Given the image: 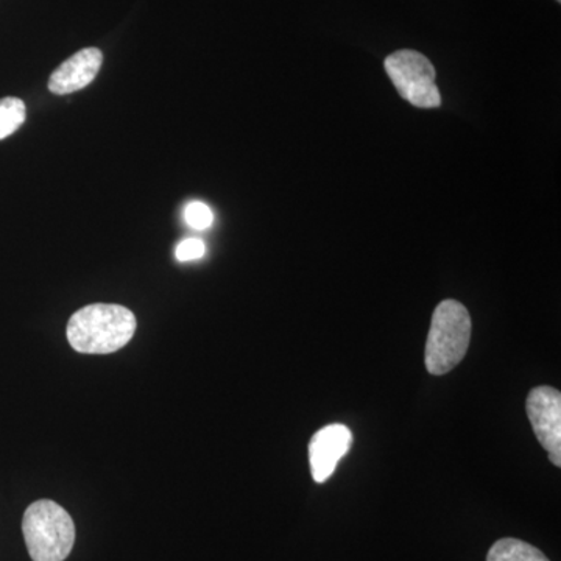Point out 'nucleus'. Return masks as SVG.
<instances>
[{"label": "nucleus", "instance_id": "10", "mask_svg": "<svg viewBox=\"0 0 561 561\" xmlns=\"http://www.w3.org/2000/svg\"><path fill=\"white\" fill-rule=\"evenodd\" d=\"M184 220L194 230L203 231L213 225L214 214L205 203L192 202L184 209Z\"/></svg>", "mask_w": 561, "mask_h": 561}, {"label": "nucleus", "instance_id": "11", "mask_svg": "<svg viewBox=\"0 0 561 561\" xmlns=\"http://www.w3.org/2000/svg\"><path fill=\"white\" fill-rule=\"evenodd\" d=\"M206 253L205 242L201 239H186L176 247V260L180 262H190L202 260Z\"/></svg>", "mask_w": 561, "mask_h": 561}, {"label": "nucleus", "instance_id": "5", "mask_svg": "<svg viewBox=\"0 0 561 561\" xmlns=\"http://www.w3.org/2000/svg\"><path fill=\"white\" fill-rule=\"evenodd\" d=\"M527 416L538 442L553 467H561V393L553 387L541 386L527 397Z\"/></svg>", "mask_w": 561, "mask_h": 561}, {"label": "nucleus", "instance_id": "8", "mask_svg": "<svg viewBox=\"0 0 561 561\" xmlns=\"http://www.w3.org/2000/svg\"><path fill=\"white\" fill-rule=\"evenodd\" d=\"M486 561H551L548 557L523 540L502 538L491 546Z\"/></svg>", "mask_w": 561, "mask_h": 561}, {"label": "nucleus", "instance_id": "1", "mask_svg": "<svg viewBox=\"0 0 561 561\" xmlns=\"http://www.w3.org/2000/svg\"><path fill=\"white\" fill-rule=\"evenodd\" d=\"M136 331V317L119 305H91L70 317V346L84 354H110L124 348Z\"/></svg>", "mask_w": 561, "mask_h": 561}, {"label": "nucleus", "instance_id": "3", "mask_svg": "<svg viewBox=\"0 0 561 561\" xmlns=\"http://www.w3.org/2000/svg\"><path fill=\"white\" fill-rule=\"evenodd\" d=\"M25 546L33 561H65L76 542V524L61 505L33 502L22 519Z\"/></svg>", "mask_w": 561, "mask_h": 561}, {"label": "nucleus", "instance_id": "9", "mask_svg": "<svg viewBox=\"0 0 561 561\" xmlns=\"http://www.w3.org/2000/svg\"><path fill=\"white\" fill-rule=\"evenodd\" d=\"M25 117H27V108L21 99H0V140L20 130Z\"/></svg>", "mask_w": 561, "mask_h": 561}, {"label": "nucleus", "instance_id": "7", "mask_svg": "<svg viewBox=\"0 0 561 561\" xmlns=\"http://www.w3.org/2000/svg\"><path fill=\"white\" fill-rule=\"evenodd\" d=\"M102 62L103 54L98 47L77 51L54 70L49 79V91L57 95H68L83 90L98 77Z\"/></svg>", "mask_w": 561, "mask_h": 561}, {"label": "nucleus", "instance_id": "2", "mask_svg": "<svg viewBox=\"0 0 561 561\" xmlns=\"http://www.w3.org/2000/svg\"><path fill=\"white\" fill-rule=\"evenodd\" d=\"M471 342V317L468 309L456 300H445L432 316L427 335L426 368L431 375L443 376L454 370L467 356Z\"/></svg>", "mask_w": 561, "mask_h": 561}, {"label": "nucleus", "instance_id": "4", "mask_svg": "<svg viewBox=\"0 0 561 561\" xmlns=\"http://www.w3.org/2000/svg\"><path fill=\"white\" fill-rule=\"evenodd\" d=\"M383 66L402 99L419 108L440 106L442 95L435 84V69L423 54L398 50L386 58Z\"/></svg>", "mask_w": 561, "mask_h": 561}, {"label": "nucleus", "instance_id": "6", "mask_svg": "<svg viewBox=\"0 0 561 561\" xmlns=\"http://www.w3.org/2000/svg\"><path fill=\"white\" fill-rule=\"evenodd\" d=\"M353 445V434L343 424H330L313 435L309 443V461L313 481L324 483Z\"/></svg>", "mask_w": 561, "mask_h": 561}, {"label": "nucleus", "instance_id": "12", "mask_svg": "<svg viewBox=\"0 0 561 561\" xmlns=\"http://www.w3.org/2000/svg\"><path fill=\"white\" fill-rule=\"evenodd\" d=\"M557 2H561V0H557Z\"/></svg>", "mask_w": 561, "mask_h": 561}]
</instances>
